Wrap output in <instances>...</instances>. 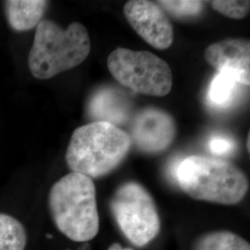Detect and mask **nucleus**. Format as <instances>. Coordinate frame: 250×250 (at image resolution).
Segmentation results:
<instances>
[{"label":"nucleus","instance_id":"14","mask_svg":"<svg viewBox=\"0 0 250 250\" xmlns=\"http://www.w3.org/2000/svg\"><path fill=\"white\" fill-rule=\"evenodd\" d=\"M235 78L227 72H218L211 81L208 99L215 106H225L231 102L237 84Z\"/></svg>","mask_w":250,"mask_h":250},{"label":"nucleus","instance_id":"15","mask_svg":"<svg viewBox=\"0 0 250 250\" xmlns=\"http://www.w3.org/2000/svg\"><path fill=\"white\" fill-rule=\"evenodd\" d=\"M158 5L161 9L167 10L169 13L177 17H193L202 12L204 9V2L202 1H189V0H164L158 1Z\"/></svg>","mask_w":250,"mask_h":250},{"label":"nucleus","instance_id":"1","mask_svg":"<svg viewBox=\"0 0 250 250\" xmlns=\"http://www.w3.org/2000/svg\"><path fill=\"white\" fill-rule=\"evenodd\" d=\"M48 208L58 230L75 242H88L99 231L96 186L92 179L70 172L56 182Z\"/></svg>","mask_w":250,"mask_h":250},{"label":"nucleus","instance_id":"5","mask_svg":"<svg viewBox=\"0 0 250 250\" xmlns=\"http://www.w3.org/2000/svg\"><path fill=\"white\" fill-rule=\"evenodd\" d=\"M109 208L125 237L142 248L161 231V219L148 191L136 182H126L117 188Z\"/></svg>","mask_w":250,"mask_h":250},{"label":"nucleus","instance_id":"17","mask_svg":"<svg viewBox=\"0 0 250 250\" xmlns=\"http://www.w3.org/2000/svg\"><path fill=\"white\" fill-rule=\"evenodd\" d=\"M209 148L215 155H226L232 151L233 144L224 137H215L209 142Z\"/></svg>","mask_w":250,"mask_h":250},{"label":"nucleus","instance_id":"11","mask_svg":"<svg viewBox=\"0 0 250 250\" xmlns=\"http://www.w3.org/2000/svg\"><path fill=\"white\" fill-rule=\"evenodd\" d=\"M48 2L44 0H9L5 2L9 25L22 32L37 26L45 14Z\"/></svg>","mask_w":250,"mask_h":250},{"label":"nucleus","instance_id":"12","mask_svg":"<svg viewBox=\"0 0 250 250\" xmlns=\"http://www.w3.org/2000/svg\"><path fill=\"white\" fill-rule=\"evenodd\" d=\"M194 250H250L249 242L230 231H214L200 235Z\"/></svg>","mask_w":250,"mask_h":250},{"label":"nucleus","instance_id":"3","mask_svg":"<svg viewBox=\"0 0 250 250\" xmlns=\"http://www.w3.org/2000/svg\"><path fill=\"white\" fill-rule=\"evenodd\" d=\"M90 50L89 34L83 24L72 22L62 29L50 20H42L29 54V69L37 79H50L83 62Z\"/></svg>","mask_w":250,"mask_h":250},{"label":"nucleus","instance_id":"16","mask_svg":"<svg viewBox=\"0 0 250 250\" xmlns=\"http://www.w3.org/2000/svg\"><path fill=\"white\" fill-rule=\"evenodd\" d=\"M211 6L216 11L229 18L243 19L250 13V1L216 0L211 1Z\"/></svg>","mask_w":250,"mask_h":250},{"label":"nucleus","instance_id":"8","mask_svg":"<svg viewBox=\"0 0 250 250\" xmlns=\"http://www.w3.org/2000/svg\"><path fill=\"white\" fill-rule=\"evenodd\" d=\"M131 134V139L139 150L156 154L166 150L173 142L176 125L166 111L147 107L134 118Z\"/></svg>","mask_w":250,"mask_h":250},{"label":"nucleus","instance_id":"19","mask_svg":"<svg viewBox=\"0 0 250 250\" xmlns=\"http://www.w3.org/2000/svg\"><path fill=\"white\" fill-rule=\"evenodd\" d=\"M250 134H249V136H248V142H247V147H248V150H249V151H250Z\"/></svg>","mask_w":250,"mask_h":250},{"label":"nucleus","instance_id":"13","mask_svg":"<svg viewBox=\"0 0 250 250\" xmlns=\"http://www.w3.org/2000/svg\"><path fill=\"white\" fill-rule=\"evenodd\" d=\"M27 232L16 218L0 213V250H24Z\"/></svg>","mask_w":250,"mask_h":250},{"label":"nucleus","instance_id":"18","mask_svg":"<svg viewBox=\"0 0 250 250\" xmlns=\"http://www.w3.org/2000/svg\"><path fill=\"white\" fill-rule=\"evenodd\" d=\"M134 250L133 249H130V248H126V249H123V247L120 245V244H118V243H114V244H112L109 248H108V250Z\"/></svg>","mask_w":250,"mask_h":250},{"label":"nucleus","instance_id":"10","mask_svg":"<svg viewBox=\"0 0 250 250\" xmlns=\"http://www.w3.org/2000/svg\"><path fill=\"white\" fill-rule=\"evenodd\" d=\"M128 101L114 90L101 89L90 99L88 111L95 122H105L111 125L125 123L129 114Z\"/></svg>","mask_w":250,"mask_h":250},{"label":"nucleus","instance_id":"7","mask_svg":"<svg viewBox=\"0 0 250 250\" xmlns=\"http://www.w3.org/2000/svg\"><path fill=\"white\" fill-rule=\"evenodd\" d=\"M125 17L144 40L158 49H167L173 42V27L161 7L147 0H131L124 8Z\"/></svg>","mask_w":250,"mask_h":250},{"label":"nucleus","instance_id":"2","mask_svg":"<svg viewBox=\"0 0 250 250\" xmlns=\"http://www.w3.org/2000/svg\"><path fill=\"white\" fill-rule=\"evenodd\" d=\"M131 144V136L116 125L94 122L73 132L66 152V162L72 172L99 178L125 161Z\"/></svg>","mask_w":250,"mask_h":250},{"label":"nucleus","instance_id":"6","mask_svg":"<svg viewBox=\"0 0 250 250\" xmlns=\"http://www.w3.org/2000/svg\"><path fill=\"white\" fill-rule=\"evenodd\" d=\"M107 68L121 84L135 93L164 97L172 87L170 66L149 51L119 47L108 56Z\"/></svg>","mask_w":250,"mask_h":250},{"label":"nucleus","instance_id":"9","mask_svg":"<svg viewBox=\"0 0 250 250\" xmlns=\"http://www.w3.org/2000/svg\"><path fill=\"white\" fill-rule=\"evenodd\" d=\"M206 61L218 72L232 75L238 83L250 85V43L241 38H230L208 45Z\"/></svg>","mask_w":250,"mask_h":250},{"label":"nucleus","instance_id":"4","mask_svg":"<svg viewBox=\"0 0 250 250\" xmlns=\"http://www.w3.org/2000/svg\"><path fill=\"white\" fill-rule=\"evenodd\" d=\"M175 177L192 198L223 205L239 203L249 190L248 178L239 168L211 157L193 155L184 159Z\"/></svg>","mask_w":250,"mask_h":250}]
</instances>
